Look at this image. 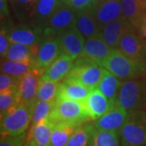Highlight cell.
I'll return each mask as SVG.
<instances>
[{
  "mask_svg": "<svg viewBox=\"0 0 146 146\" xmlns=\"http://www.w3.org/2000/svg\"><path fill=\"white\" fill-rule=\"evenodd\" d=\"M122 80L143 78L146 76V62L128 57L117 48L113 49L108 58L102 64Z\"/></svg>",
  "mask_w": 146,
  "mask_h": 146,
  "instance_id": "obj_1",
  "label": "cell"
},
{
  "mask_svg": "<svg viewBox=\"0 0 146 146\" xmlns=\"http://www.w3.org/2000/svg\"><path fill=\"white\" fill-rule=\"evenodd\" d=\"M48 119L54 125L67 123L80 126L90 119L82 102L57 98Z\"/></svg>",
  "mask_w": 146,
  "mask_h": 146,
  "instance_id": "obj_2",
  "label": "cell"
},
{
  "mask_svg": "<svg viewBox=\"0 0 146 146\" xmlns=\"http://www.w3.org/2000/svg\"><path fill=\"white\" fill-rule=\"evenodd\" d=\"M34 104L19 103L1 116L0 133L4 135H21L30 127Z\"/></svg>",
  "mask_w": 146,
  "mask_h": 146,
  "instance_id": "obj_3",
  "label": "cell"
},
{
  "mask_svg": "<svg viewBox=\"0 0 146 146\" xmlns=\"http://www.w3.org/2000/svg\"><path fill=\"white\" fill-rule=\"evenodd\" d=\"M119 133L121 146H146V110L130 111Z\"/></svg>",
  "mask_w": 146,
  "mask_h": 146,
  "instance_id": "obj_4",
  "label": "cell"
},
{
  "mask_svg": "<svg viewBox=\"0 0 146 146\" xmlns=\"http://www.w3.org/2000/svg\"><path fill=\"white\" fill-rule=\"evenodd\" d=\"M104 72V68L94 60L80 56L74 60L73 66L65 80L82 84L90 89L98 87Z\"/></svg>",
  "mask_w": 146,
  "mask_h": 146,
  "instance_id": "obj_5",
  "label": "cell"
},
{
  "mask_svg": "<svg viewBox=\"0 0 146 146\" xmlns=\"http://www.w3.org/2000/svg\"><path fill=\"white\" fill-rule=\"evenodd\" d=\"M117 103L128 112L146 110V80L131 79L123 80L117 98Z\"/></svg>",
  "mask_w": 146,
  "mask_h": 146,
  "instance_id": "obj_6",
  "label": "cell"
},
{
  "mask_svg": "<svg viewBox=\"0 0 146 146\" xmlns=\"http://www.w3.org/2000/svg\"><path fill=\"white\" fill-rule=\"evenodd\" d=\"M76 11L66 3L58 9L44 27L46 35L58 36L75 26Z\"/></svg>",
  "mask_w": 146,
  "mask_h": 146,
  "instance_id": "obj_7",
  "label": "cell"
},
{
  "mask_svg": "<svg viewBox=\"0 0 146 146\" xmlns=\"http://www.w3.org/2000/svg\"><path fill=\"white\" fill-rule=\"evenodd\" d=\"M7 31L11 42L27 46L40 44L46 36L43 28L32 24H23L20 26L7 29Z\"/></svg>",
  "mask_w": 146,
  "mask_h": 146,
  "instance_id": "obj_8",
  "label": "cell"
},
{
  "mask_svg": "<svg viewBox=\"0 0 146 146\" xmlns=\"http://www.w3.org/2000/svg\"><path fill=\"white\" fill-rule=\"evenodd\" d=\"M60 54L61 50L58 37L46 35L38 46L37 54L34 60L35 68L44 72Z\"/></svg>",
  "mask_w": 146,
  "mask_h": 146,
  "instance_id": "obj_9",
  "label": "cell"
},
{
  "mask_svg": "<svg viewBox=\"0 0 146 146\" xmlns=\"http://www.w3.org/2000/svg\"><path fill=\"white\" fill-rule=\"evenodd\" d=\"M90 10L101 30L108 23L123 16L121 0H99Z\"/></svg>",
  "mask_w": 146,
  "mask_h": 146,
  "instance_id": "obj_10",
  "label": "cell"
},
{
  "mask_svg": "<svg viewBox=\"0 0 146 146\" xmlns=\"http://www.w3.org/2000/svg\"><path fill=\"white\" fill-rule=\"evenodd\" d=\"M58 41L62 54L69 56L74 60L81 55L85 38L75 26L58 36Z\"/></svg>",
  "mask_w": 146,
  "mask_h": 146,
  "instance_id": "obj_11",
  "label": "cell"
},
{
  "mask_svg": "<svg viewBox=\"0 0 146 146\" xmlns=\"http://www.w3.org/2000/svg\"><path fill=\"white\" fill-rule=\"evenodd\" d=\"M129 112L118 103L99 119L95 120L94 127L97 130L119 132L127 119Z\"/></svg>",
  "mask_w": 146,
  "mask_h": 146,
  "instance_id": "obj_12",
  "label": "cell"
},
{
  "mask_svg": "<svg viewBox=\"0 0 146 146\" xmlns=\"http://www.w3.org/2000/svg\"><path fill=\"white\" fill-rule=\"evenodd\" d=\"M83 104L90 119L95 121L113 108L117 102L108 99L99 89L95 88L91 90Z\"/></svg>",
  "mask_w": 146,
  "mask_h": 146,
  "instance_id": "obj_13",
  "label": "cell"
},
{
  "mask_svg": "<svg viewBox=\"0 0 146 146\" xmlns=\"http://www.w3.org/2000/svg\"><path fill=\"white\" fill-rule=\"evenodd\" d=\"M136 29L123 16L106 25L101 30L100 36L113 49L117 48L121 38L126 33Z\"/></svg>",
  "mask_w": 146,
  "mask_h": 146,
  "instance_id": "obj_14",
  "label": "cell"
},
{
  "mask_svg": "<svg viewBox=\"0 0 146 146\" xmlns=\"http://www.w3.org/2000/svg\"><path fill=\"white\" fill-rule=\"evenodd\" d=\"M117 49L128 57L146 62V45L136 33V29L126 33L121 38Z\"/></svg>",
  "mask_w": 146,
  "mask_h": 146,
  "instance_id": "obj_15",
  "label": "cell"
},
{
  "mask_svg": "<svg viewBox=\"0 0 146 146\" xmlns=\"http://www.w3.org/2000/svg\"><path fill=\"white\" fill-rule=\"evenodd\" d=\"M42 74V71L33 68L22 76L19 84L20 103L35 104L38 84Z\"/></svg>",
  "mask_w": 146,
  "mask_h": 146,
  "instance_id": "obj_16",
  "label": "cell"
},
{
  "mask_svg": "<svg viewBox=\"0 0 146 146\" xmlns=\"http://www.w3.org/2000/svg\"><path fill=\"white\" fill-rule=\"evenodd\" d=\"M113 48L102 38V36H95L85 39L83 51L80 56L87 57L102 64L108 58Z\"/></svg>",
  "mask_w": 146,
  "mask_h": 146,
  "instance_id": "obj_17",
  "label": "cell"
},
{
  "mask_svg": "<svg viewBox=\"0 0 146 146\" xmlns=\"http://www.w3.org/2000/svg\"><path fill=\"white\" fill-rule=\"evenodd\" d=\"M74 59L65 54H60L43 72L41 78L60 82L68 76L72 68Z\"/></svg>",
  "mask_w": 146,
  "mask_h": 146,
  "instance_id": "obj_18",
  "label": "cell"
},
{
  "mask_svg": "<svg viewBox=\"0 0 146 146\" xmlns=\"http://www.w3.org/2000/svg\"><path fill=\"white\" fill-rule=\"evenodd\" d=\"M123 16L137 29L146 17V0H121Z\"/></svg>",
  "mask_w": 146,
  "mask_h": 146,
  "instance_id": "obj_19",
  "label": "cell"
},
{
  "mask_svg": "<svg viewBox=\"0 0 146 146\" xmlns=\"http://www.w3.org/2000/svg\"><path fill=\"white\" fill-rule=\"evenodd\" d=\"M64 3L63 0H38L30 24L44 29L49 19Z\"/></svg>",
  "mask_w": 146,
  "mask_h": 146,
  "instance_id": "obj_20",
  "label": "cell"
},
{
  "mask_svg": "<svg viewBox=\"0 0 146 146\" xmlns=\"http://www.w3.org/2000/svg\"><path fill=\"white\" fill-rule=\"evenodd\" d=\"M91 90L92 89L82 84L63 80V82L59 84L57 98L73 100L83 103Z\"/></svg>",
  "mask_w": 146,
  "mask_h": 146,
  "instance_id": "obj_21",
  "label": "cell"
},
{
  "mask_svg": "<svg viewBox=\"0 0 146 146\" xmlns=\"http://www.w3.org/2000/svg\"><path fill=\"white\" fill-rule=\"evenodd\" d=\"M75 27L85 39L99 36L101 29L90 9L76 11Z\"/></svg>",
  "mask_w": 146,
  "mask_h": 146,
  "instance_id": "obj_22",
  "label": "cell"
},
{
  "mask_svg": "<svg viewBox=\"0 0 146 146\" xmlns=\"http://www.w3.org/2000/svg\"><path fill=\"white\" fill-rule=\"evenodd\" d=\"M54 127V125L48 119V118L42 120L30 127L27 140L33 141L38 146H50Z\"/></svg>",
  "mask_w": 146,
  "mask_h": 146,
  "instance_id": "obj_23",
  "label": "cell"
},
{
  "mask_svg": "<svg viewBox=\"0 0 146 146\" xmlns=\"http://www.w3.org/2000/svg\"><path fill=\"white\" fill-rule=\"evenodd\" d=\"M38 46L39 44L33 46H27L24 44L11 42L5 57L3 58L12 61L34 63L38 50Z\"/></svg>",
  "mask_w": 146,
  "mask_h": 146,
  "instance_id": "obj_24",
  "label": "cell"
},
{
  "mask_svg": "<svg viewBox=\"0 0 146 146\" xmlns=\"http://www.w3.org/2000/svg\"><path fill=\"white\" fill-rule=\"evenodd\" d=\"M123 80L104 68V72L97 87L110 101L117 102V98Z\"/></svg>",
  "mask_w": 146,
  "mask_h": 146,
  "instance_id": "obj_25",
  "label": "cell"
},
{
  "mask_svg": "<svg viewBox=\"0 0 146 146\" xmlns=\"http://www.w3.org/2000/svg\"><path fill=\"white\" fill-rule=\"evenodd\" d=\"M38 0H11L12 9L21 22L31 23Z\"/></svg>",
  "mask_w": 146,
  "mask_h": 146,
  "instance_id": "obj_26",
  "label": "cell"
},
{
  "mask_svg": "<svg viewBox=\"0 0 146 146\" xmlns=\"http://www.w3.org/2000/svg\"><path fill=\"white\" fill-rule=\"evenodd\" d=\"M95 127L93 123H85L78 127L69 138L66 146H89Z\"/></svg>",
  "mask_w": 146,
  "mask_h": 146,
  "instance_id": "obj_27",
  "label": "cell"
},
{
  "mask_svg": "<svg viewBox=\"0 0 146 146\" xmlns=\"http://www.w3.org/2000/svg\"><path fill=\"white\" fill-rule=\"evenodd\" d=\"M33 68L35 66L33 62L12 61L5 58L1 60V72L15 76H23Z\"/></svg>",
  "mask_w": 146,
  "mask_h": 146,
  "instance_id": "obj_28",
  "label": "cell"
},
{
  "mask_svg": "<svg viewBox=\"0 0 146 146\" xmlns=\"http://www.w3.org/2000/svg\"><path fill=\"white\" fill-rule=\"evenodd\" d=\"M89 146H121L119 133L95 129Z\"/></svg>",
  "mask_w": 146,
  "mask_h": 146,
  "instance_id": "obj_29",
  "label": "cell"
},
{
  "mask_svg": "<svg viewBox=\"0 0 146 146\" xmlns=\"http://www.w3.org/2000/svg\"><path fill=\"white\" fill-rule=\"evenodd\" d=\"M78 127L80 126L67 123L54 125L51 136L50 146H66L69 138Z\"/></svg>",
  "mask_w": 146,
  "mask_h": 146,
  "instance_id": "obj_30",
  "label": "cell"
},
{
  "mask_svg": "<svg viewBox=\"0 0 146 146\" xmlns=\"http://www.w3.org/2000/svg\"><path fill=\"white\" fill-rule=\"evenodd\" d=\"M59 82L40 78L36 93V101L54 102L57 98Z\"/></svg>",
  "mask_w": 146,
  "mask_h": 146,
  "instance_id": "obj_31",
  "label": "cell"
},
{
  "mask_svg": "<svg viewBox=\"0 0 146 146\" xmlns=\"http://www.w3.org/2000/svg\"><path fill=\"white\" fill-rule=\"evenodd\" d=\"M20 103L19 85L0 92V115H3L11 108Z\"/></svg>",
  "mask_w": 146,
  "mask_h": 146,
  "instance_id": "obj_32",
  "label": "cell"
},
{
  "mask_svg": "<svg viewBox=\"0 0 146 146\" xmlns=\"http://www.w3.org/2000/svg\"><path fill=\"white\" fill-rule=\"evenodd\" d=\"M55 102V101H54ZM54 102H46V101H36L34 104L33 117H32L31 126L36 124L42 120L46 119L52 111Z\"/></svg>",
  "mask_w": 146,
  "mask_h": 146,
  "instance_id": "obj_33",
  "label": "cell"
},
{
  "mask_svg": "<svg viewBox=\"0 0 146 146\" xmlns=\"http://www.w3.org/2000/svg\"><path fill=\"white\" fill-rule=\"evenodd\" d=\"M27 141L26 132L21 135L1 136L0 146H25Z\"/></svg>",
  "mask_w": 146,
  "mask_h": 146,
  "instance_id": "obj_34",
  "label": "cell"
},
{
  "mask_svg": "<svg viewBox=\"0 0 146 146\" xmlns=\"http://www.w3.org/2000/svg\"><path fill=\"white\" fill-rule=\"evenodd\" d=\"M22 76H15L8 75L6 73L1 72L0 75V92L5 91L7 89H11L12 87L18 86L20 83Z\"/></svg>",
  "mask_w": 146,
  "mask_h": 146,
  "instance_id": "obj_35",
  "label": "cell"
},
{
  "mask_svg": "<svg viewBox=\"0 0 146 146\" xmlns=\"http://www.w3.org/2000/svg\"><path fill=\"white\" fill-rule=\"evenodd\" d=\"M68 5L76 11L90 9L99 0H63Z\"/></svg>",
  "mask_w": 146,
  "mask_h": 146,
  "instance_id": "obj_36",
  "label": "cell"
},
{
  "mask_svg": "<svg viewBox=\"0 0 146 146\" xmlns=\"http://www.w3.org/2000/svg\"><path fill=\"white\" fill-rule=\"evenodd\" d=\"M11 42H10L8 36H7V31L4 27H1V32H0V54L1 57H5L6 54L7 52L10 45Z\"/></svg>",
  "mask_w": 146,
  "mask_h": 146,
  "instance_id": "obj_37",
  "label": "cell"
},
{
  "mask_svg": "<svg viewBox=\"0 0 146 146\" xmlns=\"http://www.w3.org/2000/svg\"><path fill=\"white\" fill-rule=\"evenodd\" d=\"M0 13H1V21H3L7 16H9L10 11L7 0H0Z\"/></svg>",
  "mask_w": 146,
  "mask_h": 146,
  "instance_id": "obj_38",
  "label": "cell"
},
{
  "mask_svg": "<svg viewBox=\"0 0 146 146\" xmlns=\"http://www.w3.org/2000/svg\"><path fill=\"white\" fill-rule=\"evenodd\" d=\"M138 31V34L140 35L142 41L145 42L146 45V17L144 19L140 25V26L137 28L136 29Z\"/></svg>",
  "mask_w": 146,
  "mask_h": 146,
  "instance_id": "obj_39",
  "label": "cell"
},
{
  "mask_svg": "<svg viewBox=\"0 0 146 146\" xmlns=\"http://www.w3.org/2000/svg\"><path fill=\"white\" fill-rule=\"evenodd\" d=\"M25 146H38V145H36V144H35V143H33V141H28V140H27L26 144H25Z\"/></svg>",
  "mask_w": 146,
  "mask_h": 146,
  "instance_id": "obj_40",
  "label": "cell"
}]
</instances>
